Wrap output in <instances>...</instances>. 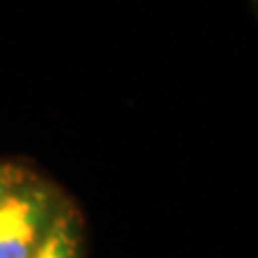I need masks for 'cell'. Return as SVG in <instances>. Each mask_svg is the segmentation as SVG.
<instances>
[{
	"label": "cell",
	"mask_w": 258,
	"mask_h": 258,
	"mask_svg": "<svg viewBox=\"0 0 258 258\" xmlns=\"http://www.w3.org/2000/svg\"><path fill=\"white\" fill-rule=\"evenodd\" d=\"M67 209L52 183L24 170L0 200V258H30Z\"/></svg>",
	"instance_id": "cell-1"
},
{
	"label": "cell",
	"mask_w": 258,
	"mask_h": 258,
	"mask_svg": "<svg viewBox=\"0 0 258 258\" xmlns=\"http://www.w3.org/2000/svg\"><path fill=\"white\" fill-rule=\"evenodd\" d=\"M30 258H82V230L78 215L67 209Z\"/></svg>",
	"instance_id": "cell-2"
},
{
	"label": "cell",
	"mask_w": 258,
	"mask_h": 258,
	"mask_svg": "<svg viewBox=\"0 0 258 258\" xmlns=\"http://www.w3.org/2000/svg\"><path fill=\"white\" fill-rule=\"evenodd\" d=\"M22 168L13 166V164H5V161H0V200L7 191L11 189V185L15 183L22 176Z\"/></svg>",
	"instance_id": "cell-3"
}]
</instances>
